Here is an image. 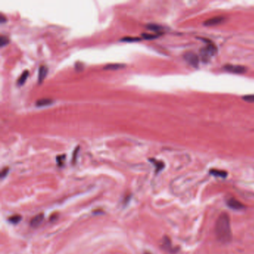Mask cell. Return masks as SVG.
<instances>
[{
    "instance_id": "cell-1",
    "label": "cell",
    "mask_w": 254,
    "mask_h": 254,
    "mask_svg": "<svg viewBox=\"0 0 254 254\" xmlns=\"http://www.w3.org/2000/svg\"><path fill=\"white\" fill-rule=\"evenodd\" d=\"M215 232L216 238L224 244L230 243L232 240L230 220L228 214L222 212L218 218L215 223Z\"/></svg>"
},
{
    "instance_id": "cell-2",
    "label": "cell",
    "mask_w": 254,
    "mask_h": 254,
    "mask_svg": "<svg viewBox=\"0 0 254 254\" xmlns=\"http://www.w3.org/2000/svg\"><path fill=\"white\" fill-rule=\"evenodd\" d=\"M216 52H217V47L215 44L212 43H208L207 45L201 50V59L204 62L208 61L211 57L215 55Z\"/></svg>"
},
{
    "instance_id": "cell-3",
    "label": "cell",
    "mask_w": 254,
    "mask_h": 254,
    "mask_svg": "<svg viewBox=\"0 0 254 254\" xmlns=\"http://www.w3.org/2000/svg\"><path fill=\"white\" fill-rule=\"evenodd\" d=\"M224 69L227 72L234 74H243L245 73L247 71L246 67L240 65H226L224 67Z\"/></svg>"
},
{
    "instance_id": "cell-4",
    "label": "cell",
    "mask_w": 254,
    "mask_h": 254,
    "mask_svg": "<svg viewBox=\"0 0 254 254\" xmlns=\"http://www.w3.org/2000/svg\"><path fill=\"white\" fill-rule=\"evenodd\" d=\"M184 57L185 60L192 67H197V66L199 65V57L197 54L192 52H188L185 54Z\"/></svg>"
},
{
    "instance_id": "cell-5",
    "label": "cell",
    "mask_w": 254,
    "mask_h": 254,
    "mask_svg": "<svg viewBox=\"0 0 254 254\" xmlns=\"http://www.w3.org/2000/svg\"><path fill=\"white\" fill-rule=\"evenodd\" d=\"M225 18L224 16H215V17H212L208 19L207 20H206L205 22H204V25L206 26H218V25L221 24L222 22H224Z\"/></svg>"
},
{
    "instance_id": "cell-6",
    "label": "cell",
    "mask_w": 254,
    "mask_h": 254,
    "mask_svg": "<svg viewBox=\"0 0 254 254\" xmlns=\"http://www.w3.org/2000/svg\"><path fill=\"white\" fill-rule=\"evenodd\" d=\"M227 204L229 207L234 210H241L245 208V205L235 198H229L227 201Z\"/></svg>"
},
{
    "instance_id": "cell-7",
    "label": "cell",
    "mask_w": 254,
    "mask_h": 254,
    "mask_svg": "<svg viewBox=\"0 0 254 254\" xmlns=\"http://www.w3.org/2000/svg\"><path fill=\"white\" fill-rule=\"evenodd\" d=\"M44 219V215L43 213L38 214L36 216H34L32 219L31 220L30 224L32 227L34 228H36V227H38L39 225H40L41 223L43 222Z\"/></svg>"
},
{
    "instance_id": "cell-8",
    "label": "cell",
    "mask_w": 254,
    "mask_h": 254,
    "mask_svg": "<svg viewBox=\"0 0 254 254\" xmlns=\"http://www.w3.org/2000/svg\"><path fill=\"white\" fill-rule=\"evenodd\" d=\"M48 69L45 65H41L39 68L38 71V82L39 84H41L43 81L46 75H47Z\"/></svg>"
},
{
    "instance_id": "cell-9",
    "label": "cell",
    "mask_w": 254,
    "mask_h": 254,
    "mask_svg": "<svg viewBox=\"0 0 254 254\" xmlns=\"http://www.w3.org/2000/svg\"><path fill=\"white\" fill-rule=\"evenodd\" d=\"M52 103H53V101L50 99V98H42V99L37 101L36 106L38 107V108H42V107L49 106V105H52Z\"/></svg>"
},
{
    "instance_id": "cell-10",
    "label": "cell",
    "mask_w": 254,
    "mask_h": 254,
    "mask_svg": "<svg viewBox=\"0 0 254 254\" xmlns=\"http://www.w3.org/2000/svg\"><path fill=\"white\" fill-rule=\"evenodd\" d=\"M29 72L28 70H25L24 72H22V74H21V75L19 76V78H18L17 81H16V83H17V85L18 86H22L25 84V82L26 81V80H27L28 77H29Z\"/></svg>"
},
{
    "instance_id": "cell-11",
    "label": "cell",
    "mask_w": 254,
    "mask_h": 254,
    "mask_svg": "<svg viewBox=\"0 0 254 254\" xmlns=\"http://www.w3.org/2000/svg\"><path fill=\"white\" fill-rule=\"evenodd\" d=\"M210 174H212L215 177H226L227 175V173L226 171H222V170H218V169H211Z\"/></svg>"
},
{
    "instance_id": "cell-12",
    "label": "cell",
    "mask_w": 254,
    "mask_h": 254,
    "mask_svg": "<svg viewBox=\"0 0 254 254\" xmlns=\"http://www.w3.org/2000/svg\"><path fill=\"white\" fill-rule=\"evenodd\" d=\"M125 67V64H120V63H111L108 64L104 67V69H109V70H115V69H121Z\"/></svg>"
},
{
    "instance_id": "cell-13",
    "label": "cell",
    "mask_w": 254,
    "mask_h": 254,
    "mask_svg": "<svg viewBox=\"0 0 254 254\" xmlns=\"http://www.w3.org/2000/svg\"><path fill=\"white\" fill-rule=\"evenodd\" d=\"M146 27L147 29H148L149 30L155 31V32H159V31H160L162 29H163V28H162L160 26H159V25L157 24H154V23H153V24L151 23V24L147 25Z\"/></svg>"
},
{
    "instance_id": "cell-14",
    "label": "cell",
    "mask_w": 254,
    "mask_h": 254,
    "mask_svg": "<svg viewBox=\"0 0 254 254\" xmlns=\"http://www.w3.org/2000/svg\"><path fill=\"white\" fill-rule=\"evenodd\" d=\"M151 160V162H152V163L154 164V166H156V171H160V170H162L163 168H164V163H163V162L157 161L154 159H151V160Z\"/></svg>"
},
{
    "instance_id": "cell-15",
    "label": "cell",
    "mask_w": 254,
    "mask_h": 254,
    "mask_svg": "<svg viewBox=\"0 0 254 254\" xmlns=\"http://www.w3.org/2000/svg\"><path fill=\"white\" fill-rule=\"evenodd\" d=\"M21 219H22L21 215H13V216H11V217H10L9 221L11 222V223L16 224L19 223V222L21 221Z\"/></svg>"
},
{
    "instance_id": "cell-16",
    "label": "cell",
    "mask_w": 254,
    "mask_h": 254,
    "mask_svg": "<svg viewBox=\"0 0 254 254\" xmlns=\"http://www.w3.org/2000/svg\"><path fill=\"white\" fill-rule=\"evenodd\" d=\"M160 34H147V33H144V34H142V36L144 39H155L156 37H159Z\"/></svg>"
},
{
    "instance_id": "cell-17",
    "label": "cell",
    "mask_w": 254,
    "mask_h": 254,
    "mask_svg": "<svg viewBox=\"0 0 254 254\" xmlns=\"http://www.w3.org/2000/svg\"><path fill=\"white\" fill-rule=\"evenodd\" d=\"M8 43H9V39L6 36L2 35L0 37V46H1V47L6 46Z\"/></svg>"
},
{
    "instance_id": "cell-18",
    "label": "cell",
    "mask_w": 254,
    "mask_h": 254,
    "mask_svg": "<svg viewBox=\"0 0 254 254\" xmlns=\"http://www.w3.org/2000/svg\"><path fill=\"white\" fill-rule=\"evenodd\" d=\"M122 41H123V42H128V43H131V42H136V41H139L140 40V38H138V37H124L121 39Z\"/></svg>"
},
{
    "instance_id": "cell-19",
    "label": "cell",
    "mask_w": 254,
    "mask_h": 254,
    "mask_svg": "<svg viewBox=\"0 0 254 254\" xmlns=\"http://www.w3.org/2000/svg\"><path fill=\"white\" fill-rule=\"evenodd\" d=\"M65 158H66V156L65 154H63V155H60V156H57V164H58V166H63V164L64 163V160H65Z\"/></svg>"
},
{
    "instance_id": "cell-20",
    "label": "cell",
    "mask_w": 254,
    "mask_h": 254,
    "mask_svg": "<svg viewBox=\"0 0 254 254\" xmlns=\"http://www.w3.org/2000/svg\"><path fill=\"white\" fill-rule=\"evenodd\" d=\"M243 99L249 103H254V95H246L243 97Z\"/></svg>"
},
{
    "instance_id": "cell-21",
    "label": "cell",
    "mask_w": 254,
    "mask_h": 254,
    "mask_svg": "<svg viewBox=\"0 0 254 254\" xmlns=\"http://www.w3.org/2000/svg\"><path fill=\"white\" fill-rule=\"evenodd\" d=\"M163 246L166 249L171 248V241L169 240L168 237H165L163 239Z\"/></svg>"
},
{
    "instance_id": "cell-22",
    "label": "cell",
    "mask_w": 254,
    "mask_h": 254,
    "mask_svg": "<svg viewBox=\"0 0 254 254\" xmlns=\"http://www.w3.org/2000/svg\"><path fill=\"white\" fill-rule=\"evenodd\" d=\"M78 151H79V147H77V148H75V150L74 151L73 156H72V162H73V163H75V162H76L77 155V153H78Z\"/></svg>"
},
{
    "instance_id": "cell-23",
    "label": "cell",
    "mask_w": 254,
    "mask_h": 254,
    "mask_svg": "<svg viewBox=\"0 0 254 254\" xmlns=\"http://www.w3.org/2000/svg\"><path fill=\"white\" fill-rule=\"evenodd\" d=\"M8 171H9V169L8 168H5V169H3L2 170V172H1V177H5L6 175L8 174Z\"/></svg>"
},
{
    "instance_id": "cell-24",
    "label": "cell",
    "mask_w": 254,
    "mask_h": 254,
    "mask_svg": "<svg viewBox=\"0 0 254 254\" xmlns=\"http://www.w3.org/2000/svg\"><path fill=\"white\" fill-rule=\"evenodd\" d=\"M5 21H6L5 17V16H3V14H1V22L3 23V22H5Z\"/></svg>"
}]
</instances>
